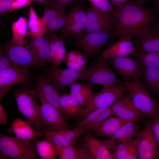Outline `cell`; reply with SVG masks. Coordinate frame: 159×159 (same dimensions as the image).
<instances>
[{
    "mask_svg": "<svg viewBox=\"0 0 159 159\" xmlns=\"http://www.w3.org/2000/svg\"><path fill=\"white\" fill-rule=\"evenodd\" d=\"M155 8H149L130 1L115 6L112 14L114 27L112 38L124 34L135 37L146 35L156 19Z\"/></svg>",
    "mask_w": 159,
    "mask_h": 159,
    "instance_id": "obj_1",
    "label": "cell"
},
{
    "mask_svg": "<svg viewBox=\"0 0 159 159\" xmlns=\"http://www.w3.org/2000/svg\"><path fill=\"white\" fill-rule=\"evenodd\" d=\"M127 87L133 104L143 115L154 120L159 118V108L140 79L122 81Z\"/></svg>",
    "mask_w": 159,
    "mask_h": 159,
    "instance_id": "obj_2",
    "label": "cell"
},
{
    "mask_svg": "<svg viewBox=\"0 0 159 159\" xmlns=\"http://www.w3.org/2000/svg\"><path fill=\"white\" fill-rule=\"evenodd\" d=\"M35 142L0 133V153L3 156L13 159H39Z\"/></svg>",
    "mask_w": 159,
    "mask_h": 159,
    "instance_id": "obj_3",
    "label": "cell"
},
{
    "mask_svg": "<svg viewBox=\"0 0 159 159\" xmlns=\"http://www.w3.org/2000/svg\"><path fill=\"white\" fill-rule=\"evenodd\" d=\"M109 64L102 54H99L87 68L82 80L103 86L121 83Z\"/></svg>",
    "mask_w": 159,
    "mask_h": 159,
    "instance_id": "obj_4",
    "label": "cell"
},
{
    "mask_svg": "<svg viewBox=\"0 0 159 159\" xmlns=\"http://www.w3.org/2000/svg\"><path fill=\"white\" fill-rule=\"evenodd\" d=\"M34 92L26 87L15 90L14 93L18 110L34 127L39 129L38 112L40 105Z\"/></svg>",
    "mask_w": 159,
    "mask_h": 159,
    "instance_id": "obj_5",
    "label": "cell"
},
{
    "mask_svg": "<svg viewBox=\"0 0 159 159\" xmlns=\"http://www.w3.org/2000/svg\"><path fill=\"white\" fill-rule=\"evenodd\" d=\"M72 44L84 52L87 62L96 55L112 38L111 32H93L72 36Z\"/></svg>",
    "mask_w": 159,
    "mask_h": 159,
    "instance_id": "obj_6",
    "label": "cell"
},
{
    "mask_svg": "<svg viewBox=\"0 0 159 159\" xmlns=\"http://www.w3.org/2000/svg\"><path fill=\"white\" fill-rule=\"evenodd\" d=\"M127 91L126 85L121 83L103 86L96 93L90 104L84 109L82 116H84L97 109L111 106Z\"/></svg>",
    "mask_w": 159,
    "mask_h": 159,
    "instance_id": "obj_7",
    "label": "cell"
},
{
    "mask_svg": "<svg viewBox=\"0 0 159 159\" xmlns=\"http://www.w3.org/2000/svg\"><path fill=\"white\" fill-rule=\"evenodd\" d=\"M38 112L39 129L48 130L68 129V124L61 112L54 107L42 100Z\"/></svg>",
    "mask_w": 159,
    "mask_h": 159,
    "instance_id": "obj_8",
    "label": "cell"
},
{
    "mask_svg": "<svg viewBox=\"0 0 159 159\" xmlns=\"http://www.w3.org/2000/svg\"><path fill=\"white\" fill-rule=\"evenodd\" d=\"M85 33L93 32H111L114 24L111 14L104 11L94 5L86 10Z\"/></svg>",
    "mask_w": 159,
    "mask_h": 159,
    "instance_id": "obj_9",
    "label": "cell"
},
{
    "mask_svg": "<svg viewBox=\"0 0 159 159\" xmlns=\"http://www.w3.org/2000/svg\"><path fill=\"white\" fill-rule=\"evenodd\" d=\"M124 81L140 79L144 67L138 59L127 57L106 59Z\"/></svg>",
    "mask_w": 159,
    "mask_h": 159,
    "instance_id": "obj_10",
    "label": "cell"
},
{
    "mask_svg": "<svg viewBox=\"0 0 159 159\" xmlns=\"http://www.w3.org/2000/svg\"><path fill=\"white\" fill-rule=\"evenodd\" d=\"M137 142L138 159H156L159 158V145L148 123L135 136Z\"/></svg>",
    "mask_w": 159,
    "mask_h": 159,
    "instance_id": "obj_11",
    "label": "cell"
},
{
    "mask_svg": "<svg viewBox=\"0 0 159 159\" xmlns=\"http://www.w3.org/2000/svg\"><path fill=\"white\" fill-rule=\"evenodd\" d=\"M88 132L77 147L82 159H113L111 152L103 141Z\"/></svg>",
    "mask_w": 159,
    "mask_h": 159,
    "instance_id": "obj_12",
    "label": "cell"
},
{
    "mask_svg": "<svg viewBox=\"0 0 159 159\" xmlns=\"http://www.w3.org/2000/svg\"><path fill=\"white\" fill-rule=\"evenodd\" d=\"M1 50L14 66L25 69L36 67L32 55L26 46L11 42L2 47Z\"/></svg>",
    "mask_w": 159,
    "mask_h": 159,
    "instance_id": "obj_13",
    "label": "cell"
},
{
    "mask_svg": "<svg viewBox=\"0 0 159 159\" xmlns=\"http://www.w3.org/2000/svg\"><path fill=\"white\" fill-rule=\"evenodd\" d=\"M82 74L68 68L62 69L52 64L47 70L46 76L58 91L82 80Z\"/></svg>",
    "mask_w": 159,
    "mask_h": 159,
    "instance_id": "obj_14",
    "label": "cell"
},
{
    "mask_svg": "<svg viewBox=\"0 0 159 159\" xmlns=\"http://www.w3.org/2000/svg\"><path fill=\"white\" fill-rule=\"evenodd\" d=\"M125 93L112 105V116L127 122H138L143 115L134 105L128 92Z\"/></svg>",
    "mask_w": 159,
    "mask_h": 159,
    "instance_id": "obj_15",
    "label": "cell"
},
{
    "mask_svg": "<svg viewBox=\"0 0 159 159\" xmlns=\"http://www.w3.org/2000/svg\"><path fill=\"white\" fill-rule=\"evenodd\" d=\"M29 77V69L13 66L0 71V100L13 85L26 82Z\"/></svg>",
    "mask_w": 159,
    "mask_h": 159,
    "instance_id": "obj_16",
    "label": "cell"
},
{
    "mask_svg": "<svg viewBox=\"0 0 159 159\" xmlns=\"http://www.w3.org/2000/svg\"><path fill=\"white\" fill-rule=\"evenodd\" d=\"M86 20V13L79 6L71 9L66 15L64 25L61 31L64 35L71 37L83 34Z\"/></svg>",
    "mask_w": 159,
    "mask_h": 159,
    "instance_id": "obj_17",
    "label": "cell"
},
{
    "mask_svg": "<svg viewBox=\"0 0 159 159\" xmlns=\"http://www.w3.org/2000/svg\"><path fill=\"white\" fill-rule=\"evenodd\" d=\"M119 39L105 49L102 54L105 59L110 58L127 57L132 54H136L133 37L127 34L120 36Z\"/></svg>",
    "mask_w": 159,
    "mask_h": 159,
    "instance_id": "obj_18",
    "label": "cell"
},
{
    "mask_svg": "<svg viewBox=\"0 0 159 159\" xmlns=\"http://www.w3.org/2000/svg\"><path fill=\"white\" fill-rule=\"evenodd\" d=\"M36 88L40 100H43L49 103L60 112V96L54 85L47 76H41L38 78Z\"/></svg>",
    "mask_w": 159,
    "mask_h": 159,
    "instance_id": "obj_19",
    "label": "cell"
},
{
    "mask_svg": "<svg viewBox=\"0 0 159 159\" xmlns=\"http://www.w3.org/2000/svg\"><path fill=\"white\" fill-rule=\"evenodd\" d=\"M94 85L88 81H77L69 87V93L85 108L90 104L96 94L94 90Z\"/></svg>",
    "mask_w": 159,
    "mask_h": 159,
    "instance_id": "obj_20",
    "label": "cell"
},
{
    "mask_svg": "<svg viewBox=\"0 0 159 159\" xmlns=\"http://www.w3.org/2000/svg\"><path fill=\"white\" fill-rule=\"evenodd\" d=\"M140 130L137 122H128L122 125L111 136L107 138L103 142L109 148L112 146L126 142L135 137Z\"/></svg>",
    "mask_w": 159,
    "mask_h": 159,
    "instance_id": "obj_21",
    "label": "cell"
},
{
    "mask_svg": "<svg viewBox=\"0 0 159 159\" xmlns=\"http://www.w3.org/2000/svg\"><path fill=\"white\" fill-rule=\"evenodd\" d=\"M133 39L136 52L135 55L144 53L159 52V32L153 28L145 35Z\"/></svg>",
    "mask_w": 159,
    "mask_h": 159,
    "instance_id": "obj_22",
    "label": "cell"
},
{
    "mask_svg": "<svg viewBox=\"0 0 159 159\" xmlns=\"http://www.w3.org/2000/svg\"><path fill=\"white\" fill-rule=\"evenodd\" d=\"M30 123L19 117L14 118L7 130L9 134H14L16 137L24 140H34L41 137L40 132L35 131L31 126Z\"/></svg>",
    "mask_w": 159,
    "mask_h": 159,
    "instance_id": "obj_23",
    "label": "cell"
},
{
    "mask_svg": "<svg viewBox=\"0 0 159 159\" xmlns=\"http://www.w3.org/2000/svg\"><path fill=\"white\" fill-rule=\"evenodd\" d=\"M127 122L117 117L111 116L92 127L90 130L99 137L108 138L112 135Z\"/></svg>",
    "mask_w": 159,
    "mask_h": 159,
    "instance_id": "obj_24",
    "label": "cell"
},
{
    "mask_svg": "<svg viewBox=\"0 0 159 159\" xmlns=\"http://www.w3.org/2000/svg\"><path fill=\"white\" fill-rule=\"evenodd\" d=\"M113 159H138L136 139H132L126 142L110 147Z\"/></svg>",
    "mask_w": 159,
    "mask_h": 159,
    "instance_id": "obj_25",
    "label": "cell"
},
{
    "mask_svg": "<svg viewBox=\"0 0 159 159\" xmlns=\"http://www.w3.org/2000/svg\"><path fill=\"white\" fill-rule=\"evenodd\" d=\"M111 106L97 109L83 116L78 121L76 127L90 131L92 127L112 116Z\"/></svg>",
    "mask_w": 159,
    "mask_h": 159,
    "instance_id": "obj_26",
    "label": "cell"
},
{
    "mask_svg": "<svg viewBox=\"0 0 159 159\" xmlns=\"http://www.w3.org/2000/svg\"><path fill=\"white\" fill-rule=\"evenodd\" d=\"M49 62L58 66L64 62L67 53L63 38L53 33L49 34Z\"/></svg>",
    "mask_w": 159,
    "mask_h": 159,
    "instance_id": "obj_27",
    "label": "cell"
},
{
    "mask_svg": "<svg viewBox=\"0 0 159 159\" xmlns=\"http://www.w3.org/2000/svg\"><path fill=\"white\" fill-rule=\"evenodd\" d=\"M59 107L63 116L72 118L82 116L84 110L70 93L60 96Z\"/></svg>",
    "mask_w": 159,
    "mask_h": 159,
    "instance_id": "obj_28",
    "label": "cell"
},
{
    "mask_svg": "<svg viewBox=\"0 0 159 159\" xmlns=\"http://www.w3.org/2000/svg\"><path fill=\"white\" fill-rule=\"evenodd\" d=\"M27 24L32 38L43 36L47 31V23L42 17H38L32 7L29 10Z\"/></svg>",
    "mask_w": 159,
    "mask_h": 159,
    "instance_id": "obj_29",
    "label": "cell"
},
{
    "mask_svg": "<svg viewBox=\"0 0 159 159\" xmlns=\"http://www.w3.org/2000/svg\"><path fill=\"white\" fill-rule=\"evenodd\" d=\"M12 36L11 42L23 45L25 38L27 34V23L25 17H20L11 26Z\"/></svg>",
    "mask_w": 159,
    "mask_h": 159,
    "instance_id": "obj_30",
    "label": "cell"
},
{
    "mask_svg": "<svg viewBox=\"0 0 159 159\" xmlns=\"http://www.w3.org/2000/svg\"><path fill=\"white\" fill-rule=\"evenodd\" d=\"M42 135L55 145L64 147L69 145H75L76 141L69 139L63 133L62 130H40Z\"/></svg>",
    "mask_w": 159,
    "mask_h": 159,
    "instance_id": "obj_31",
    "label": "cell"
},
{
    "mask_svg": "<svg viewBox=\"0 0 159 159\" xmlns=\"http://www.w3.org/2000/svg\"><path fill=\"white\" fill-rule=\"evenodd\" d=\"M35 146L39 158L42 159H54L57 155L56 149L54 145L46 140L36 141Z\"/></svg>",
    "mask_w": 159,
    "mask_h": 159,
    "instance_id": "obj_32",
    "label": "cell"
},
{
    "mask_svg": "<svg viewBox=\"0 0 159 159\" xmlns=\"http://www.w3.org/2000/svg\"><path fill=\"white\" fill-rule=\"evenodd\" d=\"M159 69L144 67L140 80L150 92L155 96V87Z\"/></svg>",
    "mask_w": 159,
    "mask_h": 159,
    "instance_id": "obj_33",
    "label": "cell"
},
{
    "mask_svg": "<svg viewBox=\"0 0 159 159\" xmlns=\"http://www.w3.org/2000/svg\"><path fill=\"white\" fill-rule=\"evenodd\" d=\"M59 159H82L81 155L75 145L60 147L54 145Z\"/></svg>",
    "mask_w": 159,
    "mask_h": 159,
    "instance_id": "obj_34",
    "label": "cell"
},
{
    "mask_svg": "<svg viewBox=\"0 0 159 159\" xmlns=\"http://www.w3.org/2000/svg\"><path fill=\"white\" fill-rule=\"evenodd\" d=\"M44 10L42 18L47 23L64 13L66 6L56 3H52L47 5Z\"/></svg>",
    "mask_w": 159,
    "mask_h": 159,
    "instance_id": "obj_35",
    "label": "cell"
},
{
    "mask_svg": "<svg viewBox=\"0 0 159 159\" xmlns=\"http://www.w3.org/2000/svg\"><path fill=\"white\" fill-rule=\"evenodd\" d=\"M144 67L156 68L159 69V52L137 54L135 56Z\"/></svg>",
    "mask_w": 159,
    "mask_h": 159,
    "instance_id": "obj_36",
    "label": "cell"
},
{
    "mask_svg": "<svg viewBox=\"0 0 159 159\" xmlns=\"http://www.w3.org/2000/svg\"><path fill=\"white\" fill-rule=\"evenodd\" d=\"M49 37L48 38L43 45L33 56L35 62L36 67H41L49 62Z\"/></svg>",
    "mask_w": 159,
    "mask_h": 159,
    "instance_id": "obj_37",
    "label": "cell"
},
{
    "mask_svg": "<svg viewBox=\"0 0 159 159\" xmlns=\"http://www.w3.org/2000/svg\"><path fill=\"white\" fill-rule=\"evenodd\" d=\"M66 15L62 14L52 19L47 23V31L52 34L64 26L65 21Z\"/></svg>",
    "mask_w": 159,
    "mask_h": 159,
    "instance_id": "obj_38",
    "label": "cell"
},
{
    "mask_svg": "<svg viewBox=\"0 0 159 159\" xmlns=\"http://www.w3.org/2000/svg\"><path fill=\"white\" fill-rule=\"evenodd\" d=\"M49 37H39L32 38L31 41L26 46L29 49L32 56L44 44Z\"/></svg>",
    "mask_w": 159,
    "mask_h": 159,
    "instance_id": "obj_39",
    "label": "cell"
},
{
    "mask_svg": "<svg viewBox=\"0 0 159 159\" xmlns=\"http://www.w3.org/2000/svg\"><path fill=\"white\" fill-rule=\"evenodd\" d=\"M64 135L69 139L76 141L83 134L88 132L90 130L76 127L72 130H61Z\"/></svg>",
    "mask_w": 159,
    "mask_h": 159,
    "instance_id": "obj_40",
    "label": "cell"
},
{
    "mask_svg": "<svg viewBox=\"0 0 159 159\" xmlns=\"http://www.w3.org/2000/svg\"><path fill=\"white\" fill-rule=\"evenodd\" d=\"M90 1L101 10L112 14L114 10L108 0H90Z\"/></svg>",
    "mask_w": 159,
    "mask_h": 159,
    "instance_id": "obj_41",
    "label": "cell"
},
{
    "mask_svg": "<svg viewBox=\"0 0 159 159\" xmlns=\"http://www.w3.org/2000/svg\"><path fill=\"white\" fill-rule=\"evenodd\" d=\"M32 1V0H13L9 11L11 12L15 10L26 7Z\"/></svg>",
    "mask_w": 159,
    "mask_h": 159,
    "instance_id": "obj_42",
    "label": "cell"
},
{
    "mask_svg": "<svg viewBox=\"0 0 159 159\" xmlns=\"http://www.w3.org/2000/svg\"><path fill=\"white\" fill-rule=\"evenodd\" d=\"M13 66H14L9 59L1 49L0 52V71Z\"/></svg>",
    "mask_w": 159,
    "mask_h": 159,
    "instance_id": "obj_43",
    "label": "cell"
},
{
    "mask_svg": "<svg viewBox=\"0 0 159 159\" xmlns=\"http://www.w3.org/2000/svg\"><path fill=\"white\" fill-rule=\"evenodd\" d=\"M148 123L150 125L155 138L159 145V118L151 120Z\"/></svg>",
    "mask_w": 159,
    "mask_h": 159,
    "instance_id": "obj_44",
    "label": "cell"
},
{
    "mask_svg": "<svg viewBox=\"0 0 159 159\" xmlns=\"http://www.w3.org/2000/svg\"><path fill=\"white\" fill-rule=\"evenodd\" d=\"M13 0H0V13L4 14L9 11Z\"/></svg>",
    "mask_w": 159,
    "mask_h": 159,
    "instance_id": "obj_45",
    "label": "cell"
},
{
    "mask_svg": "<svg viewBox=\"0 0 159 159\" xmlns=\"http://www.w3.org/2000/svg\"><path fill=\"white\" fill-rule=\"evenodd\" d=\"M7 115L5 110L2 105L0 104V125L7 124Z\"/></svg>",
    "mask_w": 159,
    "mask_h": 159,
    "instance_id": "obj_46",
    "label": "cell"
},
{
    "mask_svg": "<svg viewBox=\"0 0 159 159\" xmlns=\"http://www.w3.org/2000/svg\"><path fill=\"white\" fill-rule=\"evenodd\" d=\"M75 0H52V3H56L66 6L68 4L72 2Z\"/></svg>",
    "mask_w": 159,
    "mask_h": 159,
    "instance_id": "obj_47",
    "label": "cell"
},
{
    "mask_svg": "<svg viewBox=\"0 0 159 159\" xmlns=\"http://www.w3.org/2000/svg\"><path fill=\"white\" fill-rule=\"evenodd\" d=\"M129 0H110L112 3L115 6L122 5Z\"/></svg>",
    "mask_w": 159,
    "mask_h": 159,
    "instance_id": "obj_48",
    "label": "cell"
},
{
    "mask_svg": "<svg viewBox=\"0 0 159 159\" xmlns=\"http://www.w3.org/2000/svg\"><path fill=\"white\" fill-rule=\"evenodd\" d=\"M155 0H129V1L139 4H143L148 2H152L154 3Z\"/></svg>",
    "mask_w": 159,
    "mask_h": 159,
    "instance_id": "obj_49",
    "label": "cell"
},
{
    "mask_svg": "<svg viewBox=\"0 0 159 159\" xmlns=\"http://www.w3.org/2000/svg\"><path fill=\"white\" fill-rule=\"evenodd\" d=\"M36 3L43 4L47 5L52 2V0H32Z\"/></svg>",
    "mask_w": 159,
    "mask_h": 159,
    "instance_id": "obj_50",
    "label": "cell"
},
{
    "mask_svg": "<svg viewBox=\"0 0 159 159\" xmlns=\"http://www.w3.org/2000/svg\"><path fill=\"white\" fill-rule=\"evenodd\" d=\"M155 96H159V69L158 71L155 87Z\"/></svg>",
    "mask_w": 159,
    "mask_h": 159,
    "instance_id": "obj_51",
    "label": "cell"
},
{
    "mask_svg": "<svg viewBox=\"0 0 159 159\" xmlns=\"http://www.w3.org/2000/svg\"><path fill=\"white\" fill-rule=\"evenodd\" d=\"M154 4L155 5L156 12L159 14V0H155Z\"/></svg>",
    "mask_w": 159,
    "mask_h": 159,
    "instance_id": "obj_52",
    "label": "cell"
},
{
    "mask_svg": "<svg viewBox=\"0 0 159 159\" xmlns=\"http://www.w3.org/2000/svg\"><path fill=\"white\" fill-rule=\"evenodd\" d=\"M154 28L155 30L159 32V19L156 20Z\"/></svg>",
    "mask_w": 159,
    "mask_h": 159,
    "instance_id": "obj_53",
    "label": "cell"
},
{
    "mask_svg": "<svg viewBox=\"0 0 159 159\" xmlns=\"http://www.w3.org/2000/svg\"><path fill=\"white\" fill-rule=\"evenodd\" d=\"M156 102L159 108V98L158 100L156 101Z\"/></svg>",
    "mask_w": 159,
    "mask_h": 159,
    "instance_id": "obj_54",
    "label": "cell"
}]
</instances>
